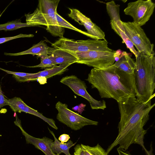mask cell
<instances>
[{
	"instance_id": "cell-15",
	"label": "cell",
	"mask_w": 155,
	"mask_h": 155,
	"mask_svg": "<svg viewBox=\"0 0 155 155\" xmlns=\"http://www.w3.org/2000/svg\"><path fill=\"white\" fill-rule=\"evenodd\" d=\"M54 64H63L76 63L77 58L71 53L58 48H54L49 55Z\"/></svg>"
},
{
	"instance_id": "cell-18",
	"label": "cell",
	"mask_w": 155,
	"mask_h": 155,
	"mask_svg": "<svg viewBox=\"0 0 155 155\" xmlns=\"http://www.w3.org/2000/svg\"><path fill=\"white\" fill-rule=\"evenodd\" d=\"M110 24L112 29L122 39L123 43L126 44L127 48L137 57L139 52L136 51L134 46L128 38L126 35L123 26H119L114 21H110Z\"/></svg>"
},
{
	"instance_id": "cell-4",
	"label": "cell",
	"mask_w": 155,
	"mask_h": 155,
	"mask_svg": "<svg viewBox=\"0 0 155 155\" xmlns=\"http://www.w3.org/2000/svg\"><path fill=\"white\" fill-rule=\"evenodd\" d=\"M60 0H39L38 7L31 14H25L27 24L44 25L46 30L55 37H64V28L60 26L56 18L57 9Z\"/></svg>"
},
{
	"instance_id": "cell-20",
	"label": "cell",
	"mask_w": 155,
	"mask_h": 155,
	"mask_svg": "<svg viewBox=\"0 0 155 155\" xmlns=\"http://www.w3.org/2000/svg\"><path fill=\"white\" fill-rule=\"evenodd\" d=\"M35 26H36L28 25L26 23H22L20 19H16L4 24H0V31H11L25 27Z\"/></svg>"
},
{
	"instance_id": "cell-22",
	"label": "cell",
	"mask_w": 155,
	"mask_h": 155,
	"mask_svg": "<svg viewBox=\"0 0 155 155\" xmlns=\"http://www.w3.org/2000/svg\"><path fill=\"white\" fill-rule=\"evenodd\" d=\"M8 105L12 110L15 112L21 113L26 105L20 97H15L7 99Z\"/></svg>"
},
{
	"instance_id": "cell-7",
	"label": "cell",
	"mask_w": 155,
	"mask_h": 155,
	"mask_svg": "<svg viewBox=\"0 0 155 155\" xmlns=\"http://www.w3.org/2000/svg\"><path fill=\"white\" fill-rule=\"evenodd\" d=\"M125 33L140 53L150 55L154 51L151 43L141 26L133 22H123Z\"/></svg>"
},
{
	"instance_id": "cell-16",
	"label": "cell",
	"mask_w": 155,
	"mask_h": 155,
	"mask_svg": "<svg viewBox=\"0 0 155 155\" xmlns=\"http://www.w3.org/2000/svg\"><path fill=\"white\" fill-rule=\"evenodd\" d=\"M114 64L117 69L127 74H134L135 61L125 51L122 56Z\"/></svg>"
},
{
	"instance_id": "cell-14",
	"label": "cell",
	"mask_w": 155,
	"mask_h": 155,
	"mask_svg": "<svg viewBox=\"0 0 155 155\" xmlns=\"http://www.w3.org/2000/svg\"><path fill=\"white\" fill-rule=\"evenodd\" d=\"M52 49L53 48L48 47L44 41H41L26 50L15 53L4 52V54L6 56H10L31 54L39 57L43 55H50Z\"/></svg>"
},
{
	"instance_id": "cell-8",
	"label": "cell",
	"mask_w": 155,
	"mask_h": 155,
	"mask_svg": "<svg viewBox=\"0 0 155 155\" xmlns=\"http://www.w3.org/2000/svg\"><path fill=\"white\" fill-rule=\"evenodd\" d=\"M55 108L58 111L57 119L72 130H77L86 126L98 124V122L88 119L70 110L67 104L60 101L56 104Z\"/></svg>"
},
{
	"instance_id": "cell-12",
	"label": "cell",
	"mask_w": 155,
	"mask_h": 155,
	"mask_svg": "<svg viewBox=\"0 0 155 155\" xmlns=\"http://www.w3.org/2000/svg\"><path fill=\"white\" fill-rule=\"evenodd\" d=\"M16 120L14 121L15 125L18 127L24 136L26 142L28 144L33 145L37 149L41 151L45 155H57L54 153L51 149V146L53 141L46 137L42 138H38L33 137L27 133L23 128L21 120L17 114L15 115Z\"/></svg>"
},
{
	"instance_id": "cell-19",
	"label": "cell",
	"mask_w": 155,
	"mask_h": 155,
	"mask_svg": "<svg viewBox=\"0 0 155 155\" xmlns=\"http://www.w3.org/2000/svg\"><path fill=\"white\" fill-rule=\"evenodd\" d=\"M120 5L116 4L113 1L106 3L107 11L111 21L115 23L121 21L119 14Z\"/></svg>"
},
{
	"instance_id": "cell-17",
	"label": "cell",
	"mask_w": 155,
	"mask_h": 155,
	"mask_svg": "<svg viewBox=\"0 0 155 155\" xmlns=\"http://www.w3.org/2000/svg\"><path fill=\"white\" fill-rule=\"evenodd\" d=\"M48 129L54 139V141L53 142L51 146L52 152L54 153H56L57 155H60L62 153L65 154V155H71L69 151V149L75 145L76 142L73 143L71 140H69L67 143H62L57 139L53 132L49 128Z\"/></svg>"
},
{
	"instance_id": "cell-31",
	"label": "cell",
	"mask_w": 155,
	"mask_h": 155,
	"mask_svg": "<svg viewBox=\"0 0 155 155\" xmlns=\"http://www.w3.org/2000/svg\"><path fill=\"white\" fill-rule=\"evenodd\" d=\"M124 51H122L120 49L115 51L114 56L115 61H118L120 58L122 56L124 53Z\"/></svg>"
},
{
	"instance_id": "cell-3",
	"label": "cell",
	"mask_w": 155,
	"mask_h": 155,
	"mask_svg": "<svg viewBox=\"0 0 155 155\" xmlns=\"http://www.w3.org/2000/svg\"><path fill=\"white\" fill-rule=\"evenodd\" d=\"M155 54L154 52L150 55L139 52L136 58L134 73L135 96L142 103L151 101L155 96Z\"/></svg>"
},
{
	"instance_id": "cell-23",
	"label": "cell",
	"mask_w": 155,
	"mask_h": 155,
	"mask_svg": "<svg viewBox=\"0 0 155 155\" xmlns=\"http://www.w3.org/2000/svg\"><path fill=\"white\" fill-rule=\"evenodd\" d=\"M41 58V63L38 65L34 66H25L30 68H52L56 66L53 61L51 59L49 55H43L39 57Z\"/></svg>"
},
{
	"instance_id": "cell-21",
	"label": "cell",
	"mask_w": 155,
	"mask_h": 155,
	"mask_svg": "<svg viewBox=\"0 0 155 155\" xmlns=\"http://www.w3.org/2000/svg\"><path fill=\"white\" fill-rule=\"evenodd\" d=\"M84 155H108L106 151L98 143L94 147L81 144Z\"/></svg>"
},
{
	"instance_id": "cell-10",
	"label": "cell",
	"mask_w": 155,
	"mask_h": 155,
	"mask_svg": "<svg viewBox=\"0 0 155 155\" xmlns=\"http://www.w3.org/2000/svg\"><path fill=\"white\" fill-rule=\"evenodd\" d=\"M60 82L68 87L75 94L86 99L92 109L104 110L106 107L105 101L104 100L97 101L94 98L87 92L84 81L77 76L73 75L66 76L61 79Z\"/></svg>"
},
{
	"instance_id": "cell-28",
	"label": "cell",
	"mask_w": 155,
	"mask_h": 155,
	"mask_svg": "<svg viewBox=\"0 0 155 155\" xmlns=\"http://www.w3.org/2000/svg\"><path fill=\"white\" fill-rule=\"evenodd\" d=\"M74 155H84L83 149L80 144L77 145L74 147Z\"/></svg>"
},
{
	"instance_id": "cell-6",
	"label": "cell",
	"mask_w": 155,
	"mask_h": 155,
	"mask_svg": "<svg viewBox=\"0 0 155 155\" xmlns=\"http://www.w3.org/2000/svg\"><path fill=\"white\" fill-rule=\"evenodd\" d=\"M115 51H90L70 53L77 58L76 63L86 64L97 69H103L113 65Z\"/></svg>"
},
{
	"instance_id": "cell-25",
	"label": "cell",
	"mask_w": 155,
	"mask_h": 155,
	"mask_svg": "<svg viewBox=\"0 0 155 155\" xmlns=\"http://www.w3.org/2000/svg\"><path fill=\"white\" fill-rule=\"evenodd\" d=\"M34 35L32 34H20L18 35L7 37L0 38V44L9 41L21 38H31L33 37Z\"/></svg>"
},
{
	"instance_id": "cell-1",
	"label": "cell",
	"mask_w": 155,
	"mask_h": 155,
	"mask_svg": "<svg viewBox=\"0 0 155 155\" xmlns=\"http://www.w3.org/2000/svg\"><path fill=\"white\" fill-rule=\"evenodd\" d=\"M117 103L120 114L118 134L107 149V154L117 145L118 148L126 151L131 145L137 144L142 147L146 155H153L152 150H148L144 145V137L147 130L143 127L149 119V113L155 104H151V101L141 103L135 95Z\"/></svg>"
},
{
	"instance_id": "cell-2",
	"label": "cell",
	"mask_w": 155,
	"mask_h": 155,
	"mask_svg": "<svg viewBox=\"0 0 155 155\" xmlns=\"http://www.w3.org/2000/svg\"><path fill=\"white\" fill-rule=\"evenodd\" d=\"M86 80L96 88L102 98H113L117 102L135 95L134 74H129L113 65L103 69L93 68Z\"/></svg>"
},
{
	"instance_id": "cell-13",
	"label": "cell",
	"mask_w": 155,
	"mask_h": 155,
	"mask_svg": "<svg viewBox=\"0 0 155 155\" xmlns=\"http://www.w3.org/2000/svg\"><path fill=\"white\" fill-rule=\"evenodd\" d=\"M71 64H59L58 66L50 68L45 69L42 71L35 73H32L30 75L24 77H19L13 75L17 81L20 82H25L28 81H34L37 80L40 78H48L57 75H60L64 73L67 70V68Z\"/></svg>"
},
{
	"instance_id": "cell-9",
	"label": "cell",
	"mask_w": 155,
	"mask_h": 155,
	"mask_svg": "<svg viewBox=\"0 0 155 155\" xmlns=\"http://www.w3.org/2000/svg\"><path fill=\"white\" fill-rule=\"evenodd\" d=\"M155 7V4L151 0H138L128 3L124 11L133 18L134 22L141 26L149 20Z\"/></svg>"
},
{
	"instance_id": "cell-11",
	"label": "cell",
	"mask_w": 155,
	"mask_h": 155,
	"mask_svg": "<svg viewBox=\"0 0 155 155\" xmlns=\"http://www.w3.org/2000/svg\"><path fill=\"white\" fill-rule=\"evenodd\" d=\"M69 9L70 13L68 14V16L80 25L84 26L87 31L86 32L87 36L93 39H105L104 32L99 27L93 22L90 18L77 9L70 8Z\"/></svg>"
},
{
	"instance_id": "cell-5",
	"label": "cell",
	"mask_w": 155,
	"mask_h": 155,
	"mask_svg": "<svg viewBox=\"0 0 155 155\" xmlns=\"http://www.w3.org/2000/svg\"><path fill=\"white\" fill-rule=\"evenodd\" d=\"M108 44L106 39L75 41L63 37L52 43L51 46L54 48L62 49L69 53L90 51H112L108 47Z\"/></svg>"
},
{
	"instance_id": "cell-32",
	"label": "cell",
	"mask_w": 155,
	"mask_h": 155,
	"mask_svg": "<svg viewBox=\"0 0 155 155\" xmlns=\"http://www.w3.org/2000/svg\"><path fill=\"white\" fill-rule=\"evenodd\" d=\"M2 14H0V17L1 16V15H2Z\"/></svg>"
},
{
	"instance_id": "cell-26",
	"label": "cell",
	"mask_w": 155,
	"mask_h": 155,
	"mask_svg": "<svg viewBox=\"0 0 155 155\" xmlns=\"http://www.w3.org/2000/svg\"><path fill=\"white\" fill-rule=\"evenodd\" d=\"M0 70H1L5 71L8 74H13V75H14L19 77H24L31 75L32 74V73L12 71L5 70L1 68H0Z\"/></svg>"
},
{
	"instance_id": "cell-29",
	"label": "cell",
	"mask_w": 155,
	"mask_h": 155,
	"mask_svg": "<svg viewBox=\"0 0 155 155\" xmlns=\"http://www.w3.org/2000/svg\"><path fill=\"white\" fill-rule=\"evenodd\" d=\"M69 135L66 134H63L61 135L58 138L59 140L62 143L67 142L70 139Z\"/></svg>"
},
{
	"instance_id": "cell-30",
	"label": "cell",
	"mask_w": 155,
	"mask_h": 155,
	"mask_svg": "<svg viewBox=\"0 0 155 155\" xmlns=\"http://www.w3.org/2000/svg\"><path fill=\"white\" fill-rule=\"evenodd\" d=\"M85 106V104L81 103L79 105L73 107H72V109L74 111H77L79 113L81 114L84 110V107Z\"/></svg>"
},
{
	"instance_id": "cell-24",
	"label": "cell",
	"mask_w": 155,
	"mask_h": 155,
	"mask_svg": "<svg viewBox=\"0 0 155 155\" xmlns=\"http://www.w3.org/2000/svg\"><path fill=\"white\" fill-rule=\"evenodd\" d=\"M56 18L58 25L60 26L73 30L87 36L86 31H82L75 27L59 15L57 12L56 13Z\"/></svg>"
},
{
	"instance_id": "cell-27",
	"label": "cell",
	"mask_w": 155,
	"mask_h": 155,
	"mask_svg": "<svg viewBox=\"0 0 155 155\" xmlns=\"http://www.w3.org/2000/svg\"><path fill=\"white\" fill-rule=\"evenodd\" d=\"M7 100L2 93L0 84V108L5 106L8 105Z\"/></svg>"
}]
</instances>
